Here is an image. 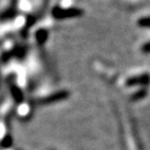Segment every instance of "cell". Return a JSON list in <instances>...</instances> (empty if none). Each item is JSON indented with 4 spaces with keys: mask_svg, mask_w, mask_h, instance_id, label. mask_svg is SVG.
Returning <instances> with one entry per match:
<instances>
[{
    "mask_svg": "<svg viewBox=\"0 0 150 150\" xmlns=\"http://www.w3.org/2000/svg\"><path fill=\"white\" fill-rule=\"evenodd\" d=\"M69 92L68 91H61V92H57V93H54L50 96L46 97V98L42 99L40 100L39 102L42 103V104H48V103H54V102H57V101H62L64 99L68 98L69 97Z\"/></svg>",
    "mask_w": 150,
    "mask_h": 150,
    "instance_id": "cell-3",
    "label": "cell"
},
{
    "mask_svg": "<svg viewBox=\"0 0 150 150\" xmlns=\"http://www.w3.org/2000/svg\"><path fill=\"white\" fill-rule=\"evenodd\" d=\"M12 144H13V140L11 136H6L2 140V142H1V146L4 148H8L9 146H12Z\"/></svg>",
    "mask_w": 150,
    "mask_h": 150,
    "instance_id": "cell-8",
    "label": "cell"
},
{
    "mask_svg": "<svg viewBox=\"0 0 150 150\" xmlns=\"http://www.w3.org/2000/svg\"><path fill=\"white\" fill-rule=\"evenodd\" d=\"M83 11L79 7H65L54 6L51 9V15L56 20H66V19H73L83 15Z\"/></svg>",
    "mask_w": 150,
    "mask_h": 150,
    "instance_id": "cell-1",
    "label": "cell"
},
{
    "mask_svg": "<svg viewBox=\"0 0 150 150\" xmlns=\"http://www.w3.org/2000/svg\"><path fill=\"white\" fill-rule=\"evenodd\" d=\"M147 95V90L146 89H142L140 91H138L136 94H134L132 96H131V99L132 100H140V99L144 98V97Z\"/></svg>",
    "mask_w": 150,
    "mask_h": 150,
    "instance_id": "cell-7",
    "label": "cell"
},
{
    "mask_svg": "<svg viewBox=\"0 0 150 150\" xmlns=\"http://www.w3.org/2000/svg\"><path fill=\"white\" fill-rule=\"evenodd\" d=\"M150 83V75L148 73H144L139 76H134L126 80L127 87H134V86H147Z\"/></svg>",
    "mask_w": 150,
    "mask_h": 150,
    "instance_id": "cell-2",
    "label": "cell"
},
{
    "mask_svg": "<svg viewBox=\"0 0 150 150\" xmlns=\"http://www.w3.org/2000/svg\"><path fill=\"white\" fill-rule=\"evenodd\" d=\"M141 50L143 53H150V41L143 44V46L141 47Z\"/></svg>",
    "mask_w": 150,
    "mask_h": 150,
    "instance_id": "cell-9",
    "label": "cell"
},
{
    "mask_svg": "<svg viewBox=\"0 0 150 150\" xmlns=\"http://www.w3.org/2000/svg\"><path fill=\"white\" fill-rule=\"evenodd\" d=\"M139 27L141 28H150V17H143L140 18L137 22Z\"/></svg>",
    "mask_w": 150,
    "mask_h": 150,
    "instance_id": "cell-6",
    "label": "cell"
},
{
    "mask_svg": "<svg viewBox=\"0 0 150 150\" xmlns=\"http://www.w3.org/2000/svg\"><path fill=\"white\" fill-rule=\"evenodd\" d=\"M49 38V33L45 28H40L35 31V40L39 45H44Z\"/></svg>",
    "mask_w": 150,
    "mask_h": 150,
    "instance_id": "cell-4",
    "label": "cell"
},
{
    "mask_svg": "<svg viewBox=\"0 0 150 150\" xmlns=\"http://www.w3.org/2000/svg\"><path fill=\"white\" fill-rule=\"evenodd\" d=\"M11 92H12V95L14 97V99L17 102H21L23 100V93L21 92V90L19 89L16 86H12L11 87Z\"/></svg>",
    "mask_w": 150,
    "mask_h": 150,
    "instance_id": "cell-5",
    "label": "cell"
}]
</instances>
